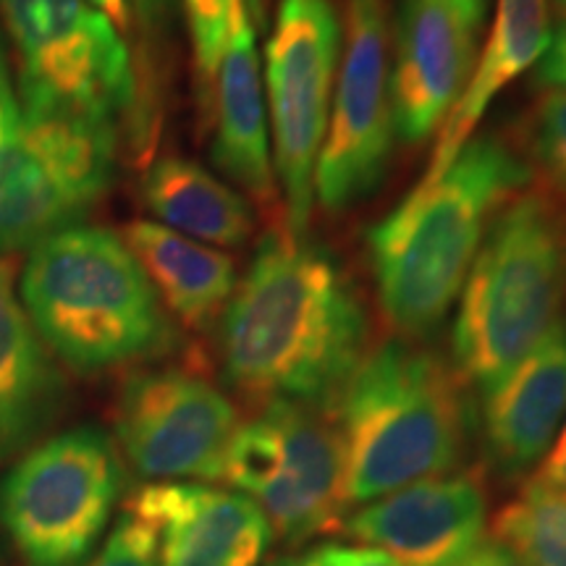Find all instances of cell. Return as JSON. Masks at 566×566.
Returning a JSON list of instances; mask_svg holds the SVG:
<instances>
[{"label": "cell", "instance_id": "f546056e", "mask_svg": "<svg viewBox=\"0 0 566 566\" xmlns=\"http://www.w3.org/2000/svg\"><path fill=\"white\" fill-rule=\"evenodd\" d=\"M459 566H527L499 541H483Z\"/></svg>", "mask_w": 566, "mask_h": 566}, {"label": "cell", "instance_id": "9c48e42d", "mask_svg": "<svg viewBox=\"0 0 566 566\" xmlns=\"http://www.w3.org/2000/svg\"><path fill=\"white\" fill-rule=\"evenodd\" d=\"M342 55V17L331 0H281L265 48V103L275 181L286 229L304 237L315 202V168L328 129Z\"/></svg>", "mask_w": 566, "mask_h": 566}, {"label": "cell", "instance_id": "f1b7e54d", "mask_svg": "<svg viewBox=\"0 0 566 566\" xmlns=\"http://www.w3.org/2000/svg\"><path fill=\"white\" fill-rule=\"evenodd\" d=\"M321 551L331 566H399L394 558L367 546H325Z\"/></svg>", "mask_w": 566, "mask_h": 566}, {"label": "cell", "instance_id": "1f68e13d", "mask_svg": "<svg viewBox=\"0 0 566 566\" xmlns=\"http://www.w3.org/2000/svg\"><path fill=\"white\" fill-rule=\"evenodd\" d=\"M19 111L17 97H13L9 76H6V63H3V53H0V145H3L6 132H9V124L13 118V113Z\"/></svg>", "mask_w": 566, "mask_h": 566}, {"label": "cell", "instance_id": "836d02e7", "mask_svg": "<svg viewBox=\"0 0 566 566\" xmlns=\"http://www.w3.org/2000/svg\"><path fill=\"white\" fill-rule=\"evenodd\" d=\"M247 17H250L252 27L258 32H265L268 27V0H244Z\"/></svg>", "mask_w": 566, "mask_h": 566}, {"label": "cell", "instance_id": "d4e9b609", "mask_svg": "<svg viewBox=\"0 0 566 566\" xmlns=\"http://www.w3.org/2000/svg\"><path fill=\"white\" fill-rule=\"evenodd\" d=\"M87 566H158V530L145 516L124 506L103 548Z\"/></svg>", "mask_w": 566, "mask_h": 566}, {"label": "cell", "instance_id": "30bf717a", "mask_svg": "<svg viewBox=\"0 0 566 566\" xmlns=\"http://www.w3.org/2000/svg\"><path fill=\"white\" fill-rule=\"evenodd\" d=\"M19 90L116 122L139 103L129 45L87 0H0Z\"/></svg>", "mask_w": 566, "mask_h": 566}, {"label": "cell", "instance_id": "52a82bcc", "mask_svg": "<svg viewBox=\"0 0 566 566\" xmlns=\"http://www.w3.org/2000/svg\"><path fill=\"white\" fill-rule=\"evenodd\" d=\"M124 488L118 446L95 424L32 446L0 480V527L24 566H82Z\"/></svg>", "mask_w": 566, "mask_h": 566}, {"label": "cell", "instance_id": "2e32d148", "mask_svg": "<svg viewBox=\"0 0 566 566\" xmlns=\"http://www.w3.org/2000/svg\"><path fill=\"white\" fill-rule=\"evenodd\" d=\"M212 163L268 210L279 205V184L273 171L271 124L263 84V63L258 34L244 0L233 9L229 42L218 66L210 95Z\"/></svg>", "mask_w": 566, "mask_h": 566}, {"label": "cell", "instance_id": "5b68a950", "mask_svg": "<svg viewBox=\"0 0 566 566\" xmlns=\"http://www.w3.org/2000/svg\"><path fill=\"white\" fill-rule=\"evenodd\" d=\"M566 321V208L522 189L493 218L467 275L451 328L464 386L499 384Z\"/></svg>", "mask_w": 566, "mask_h": 566}, {"label": "cell", "instance_id": "7c38bea8", "mask_svg": "<svg viewBox=\"0 0 566 566\" xmlns=\"http://www.w3.org/2000/svg\"><path fill=\"white\" fill-rule=\"evenodd\" d=\"M239 412L223 391L189 370H139L113 407L118 454L155 483L221 480Z\"/></svg>", "mask_w": 566, "mask_h": 566}, {"label": "cell", "instance_id": "7402d4cb", "mask_svg": "<svg viewBox=\"0 0 566 566\" xmlns=\"http://www.w3.org/2000/svg\"><path fill=\"white\" fill-rule=\"evenodd\" d=\"M493 541L527 566H566V495L527 483L493 516Z\"/></svg>", "mask_w": 566, "mask_h": 566}, {"label": "cell", "instance_id": "4dcf8cb0", "mask_svg": "<svg viewBox=\"0 0 566 566\" xmlns=\"http://www.w3.org/2000/svg\"><path fill=\"white\" fill-rule=\"evenodd\" d=\"M95 11H101L105 19L116 27L118 34H129L134 30V17H132V3L129 0H87Z\"/></svg>", "mask_w": 566, "mask_h": 566}, {"label": "cell", "instance_id": "603a6c76", "mask_svg": "<svg viewBox=\"0 0 566 566\" xmlns=\"http://www.w3.org/2000/svg\"><path fill=\"white\" fill-rule=\"evenodd\" d=\"M522 145L530 174L566 208V90L543 87L525 116Z\"/></svg>", "mask_w": 566, "mask_h": 566}, {"label": "cell", "instance_id": "ac0fdd59", "mask_svg": "<svg viewBox=\"0 0 566 566\" xmlns=\"http://www.w3.org/2000/svg\"><path fill=\"white\" fill-rule=\"evenodd\" d=\"M66 401V380L13 289V263L0 258V464L38 446Z\"/></svg>", "mask_w": 566, "mask_h": 566}, {"label": "cell", "instance_id": "d6a6232c", "mask_svg": "<svg viewBox=\"0 0 566 566\" xmlns=\"http://www.w3.org/2000/svg\"><path fill=\"white\" fill-rule=\"evenodd\" d=\"M263 566H331L325 562L323 551H307V554H294V556H281V558H273V562H268Z\"/></svg>", "mask_w": 566, "mask_h": 566}, {"label": "cell", "instance_id": "44dd1931", "mask_svg": "<svg viewBox=\"0 0 566 566\" xmlns=\"http://www.w3.org/2000/svg\"><path fill=\"white\" fill-rule=\"evenodd\" d=\"M142 205L184 237L202 244L242 247L254 233V212L216 174L181 155L153 160L139 181Z\"/></svg>", "mask_w": 566, "mask_h": 566}, {"label": "cell", "instance_id": "d6986e66", "mask_svg": "<svg viewBox=\"0 0 566 566\" xmlns=\"http://www.w3.org/2000/svg\"><path fill=\"white\" fill-rule=\"evenodd\" d=\"M551 38L554 32H551L548 0H495L488 45L475 63L462 97L443 118L436 150L420 179L422 187L441 179L451 160L472 139L495 95L546 55Z\"/></svg>", "mask_w": 566, "mask_h": 566}, {"label": "cell", "instance_id": "7a4b0ae2", "mask_svg": "<svg viewBox=\"0 0 566 566\" xmlns=\"http://www.w3.org/2000/svg\"><path fill=\"white\" fill-rule=\"evenodd\" d=\"M525 158L499 137H472L441 179L417 187L367 233L380 313L405 342L451 313L493 218L527 189Z\"/></svg>", "mask_w": 566, "mask_h": 566}, {"label": "cell", "instance_id": "484cf974", "mask_svg": "<svg viewBox=\"0 0 566 566\" xmlns=\"http://www.w3.org/2000/svg\"><path fill=\"white\" fill-rule=\"evenodd\" d=\"M134 24L147 40L163 38V32L171 24L176 0H129Z\"/></svg>", "mask_w": 566, "mask_h": 566}, {"label": "cell", "instance_id": "4316f807", "mask_svg": "<svg viewBox=\"0 0 566 566\" xmlns=\"http://www.w3.org/2000/svg\"><path fill=\"white\" fill-rule=\"evenodd\" d=\"M541 470H537V483L551 488V491H558L566 495V424L564 430L554 438L546 457L541 459Z\"/></svg>", "mask_w": 566, "mask_h": 566}, {"label": "cell", "instance_id": "5bb4252c", "mask_svg": "<svg viewBox=\"0 0 566 566\" xmlns=\"http://www.w3.org/2000/svg\"><path fill=\"white\" fill-rule=\"evenodd\" d=\"M485 525L483 483L449 472L363 504L344 530L399 566H459L483 543Z\"/></svg>", "mask_w": 566, "mask_h": 566}, {"label": "cell", "instance_id": "3957f363", "mask_svg": "<svg viewBox=\"0 0 566 566\" xmlns=\"http://www.w3.org/2000/svg\"><path fill=\"white\" fill-rule=\"evenodd\" d=\"M336 409L346 506L449 475L470 438L464 384L454 367L405 338L365 354Z\"/></svg>", "mask_w": 566, "mask_h": 566}, {"label": "cell", "instance_id": "ba28073f", "mask_svg": "<svg viewBox=\"0 0 566 566\" xmlns=\"http://www.w3.org/2000/svg\"><path fill=\"white\" fill-rule=\"evenodd\" d=\"M221 480L265 514L273 535L302 543L342 527L344 449L321 407L271 401L239 424Z\"/></svg>", "mask_w": 566, "mask_h": 566}, {"label": "cell", "instance_id": "6da1fadb", "mask_svg": "<svg viewBox=\"0 0 566 566\" xmlns=\"http://www.w3.org/2000/svg\"><path fill=\"white\" fill-rule=\"evenodd\" d=\"M367 310L323 247L286 226L260 239L221 315L226 380L247 399L331 409L365 359Z\"/></svg>", "mask_w": 566, "mask_h": 566}, {"label": "cell", "instance_id": "e575fe53", "mask_svg": "<svg viewBox=\"0 0 566 566\" xmlns=\"http://www.w3.org/2000/svg\"><path fill=\"white\" fill-rule=\"evenodd\" d=\"M451 3L457 6L459 11L467 13L475 24L480 27L483 24V17H485V9H488V0H451Z\"/></svg>", "mask_w": 566, "mask_h": 566}, {"label": "cell", "instance_id": "8992f818", "mask_svg": "<svg viewBox=\"0 0 566 566\" xmlns=\"http://www.w3.org/2000/svg\"><path fill=\"white\" fill-rule=\"evenodd\" d=\"M19 97L0 145V258L82 221L116 166V122L34 92Z\"/></svg>", "mask_w": 566, "mask_h": 566}, {"label": "cell", "instance_id": "4fadbf2b", "mask_svg": "<svg viewBox=\"0 0 566 566\" xmlns=\"http://www.w3.org/2000/svg\"><path fill=\"white\" fill-rule=\"evenodd\" d=\"M478 30L451 0H401L388 74L394 134L401 142L420 145L441 129L475 71Z\"/></svg>", "mask_w": 566, "mask_h": 566}, {"label": "cell", "instance_id": "cb8c5ba5", "mask_svg": "<svg viewBox=\"0 0 566 566\" xmlns=\"http://www.w3.org/2000/svg\"><path fill=\"white\" fill-rule=\"evenodd\" d=\"M187 13L189 34H192L197 84H200V103L208 108L216 82L218 66H221L226 42H229L233 9L239 0H181Z\"/></svg>", "mask_w": 566, "mask_h": 566}, {"label": "cell", "instance_id": "9a60e30c", "mask_svg": "<svg viewBox=\"0 0 566 566\" xmlns=\"http://www.w3.org/2000/svg\"><path fill=\"white\" fill-rule=\"evenodd\" d=\"M158 530V566H260L273 530L258 504L202 483H150L126 501Z\"/></svg>", "mask_w": 566, "mask_h": 566}, {"label": "cell", "instance_id": "277c9868", "mask_svg": "<svg viewBox=\"0 0 566 566\" xmlns=\"http://www.w3.org/2000/svg\"><path fill=\"white\" fill-rule=\"evenodd\" d=\"M21 302L42 342L76 373L137 365L171 349L174 325L124 237L71 226L30 252Z\"/></svg>", "mask_w": 566, "mask_h": 566}, {"label": "cell", "instance_id": "8fae6325", "mask_svg": "<svg viewBox=\"0 0 566 566\" xmlns=\"http://www.w3.org/2000/svg\"><path fill=\"white\" fill-rule=\"evenodd\" d=\"M344 55L315 168L325 212H344L384 179L394 145L386 0H346Z\"/></svg>", "mask_w": 566, "mask_h": 566}, {"label": "cell", "instance_id": "ffe728a7", "mask_svg": "<svg viewBox=\"0 0 566 566\" xmlns=\"http://www.w3.org/2000/svg\"><path fill=\"white\" fill-rule=\"evenodd\" d=\"M124 242L184 328L208 331L223 315L237 289V263L229 254L153 221H132Z\"/></svg>", "mask_w": 566, "mask_h": 566}, {"label": "cell", "instance_id": "e0dca14e", "mask_svg": "<svg viewBox=\"0 0 566 566\" xmlns=\"http://www.w3.org/2000/svg\"><path fill=\"white\" fill-rule=\"evenodd\" d=\"M566 417V321L485 391L480 433L501 478H522L546 457Z\"/></svg>", "mask_w": 566, "mask_h": 566}, {"label": "cell", "instance_id": "83f0119b", "mask_svg": "<svg viewBox=\"0 0 566 566\" xmlns=\"http://www.w3.org/2000/svg\"><path fill=\"white\" fill-rule=\"evenodd\" d=\"M541 84L543 87H558L566 90V21L554 38L546 55L541 59Z\"/></svg>", "mask_w": 566, "mask_h": 566}, {"label": "cell", "instance_id": "d590c367", "mask_svg": "<svg viewBox=\"0 0 566 566\" xmlns=\"http://www.w3.org/2000/svg\"><path fill=\"white\" fill-rule=\"evenodd\" d=\"M554 6L558 9V13H562L564 21H566V0H554Z\"/></svg>", "mask_w": 566, "mask_h": 566}]
</instances>
